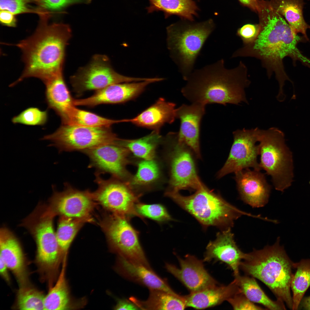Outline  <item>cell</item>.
<instances>
[{
	"mask_svg": "<svg viewBox=\"0 0 310 310\" xmlns=\"http://www.w3.org/2000/svg\"><path fill=\"white\" fill-rule=\"evenodd\" d=\"M257 13L259 18V31L255 40L244 45L232 54V58L251 57L259 60L266 70L269 78L274 74L279 86L278 94H284L286 81L292 82L284 70V59L290 57L310 67V59L303 55L297 47L303 39L294 32L284 19L270 2L260 1Z\"/></svg>",
	"mask_w": 310,
	"mask_h": 310,
	"instance_id": "1",
	"label": "cell"
},
{
	"mask_svg": "<svg viewBox=\"0 0 310 310\" xmlns=\"http://www.w3.org/2000/svg\"><path fill=\"white\" fill-rule=\"evenodd\" d=\"M35 32L14 44L22 53L24 71L14 86L24 79L38 78L45 84L62 73L66 46L71 36L69 26L62 23H48V16H41Z\"/></svg>",
	"mask_w": 310,
	"mask_h": 310,
	"instance_id": "2",
	"label": "cell"
},
{
	"mask_svg": "<svg viewBox=\"0 0 310 310\" xmlns=\"http://www.w3.org/2000/svg\"><path fill=\"white\" fill-rule=\"evenodd\" d=\"M248 69L241 61L236 67L227 69L223 59L193 71L182 88L183 96L192 103L206 106L218 103H248L245 90L250 85Z\"/></svg>",
	"mask_w": 310,
	"mask_h": 310,
	"instance_id": "3",
	"label": "cell"
},
{
	"mask_svg": "<svg viewBox=\"0 0 310 310\" xmlns=\"http://www.w3.org/2000/svg\"><path fill=\"white\" fill-rule=\"evenodd\" d=\"M278 237L276 243L260 250L254 249L245 253L240 269L246 274L259 279L271 290L277 298L292 309L291 282L294 269V262L279 243Z\"/></svg>",
	"mask_w": 310,
	"mask_h": 310,
	"instance_id": "4",
	"label": "cell"
},
{
	"mask_svg": "<svg viewBox=\"0 0 310 310\" xmlns=\"http://www.w3.org/2000/svg\"><path fill=\"white\" fill-rule=\"evenodd\" d=\"M165 195L191 214L205 227L215 226L225 230L232 227L234 221L243 215L254 216L230 204L204 184L189 196H183L179 191L170 190L165 192Z\"/></svg>",
	"mask_w": 310,
	"mask_h": 310,
	"instance_id": "5",
	"label": "cell"
},
{
	"mask_svg": "<svg viewBox=\"0 0 310 310\" xmlns=\"http://www.w3.org/2000/svg\"><path fill=\"white\" fill-rule=\"evenodd\" d=\"M215 25L212 19L199 23L182 21L166 28L170 56L185 80L193 71L196 58Z\"/></svg>",
	"mask_w": 310,
	"mask_h": 310,
	"instance_id": "6",
	"label": "cell"
},
{
	"mask_svg": "<svg viewBox=\"0 0 310 310\" xmlns=\"http://www.w3.org/2000/svg\"><path fill=\"white\" fill-rule=\"evenodd\" d=\"M284 133L276 127L258 128L257 133L260 166L271 177L275 189L282 192L294 181L292 154L286 144Z\"/></svg>",
	"mask_w": 310,
	"mask_h": 310,
	"instance_id": "7",
	"label": "cell"
},
{
	"mask_svg": "<svg viewBox=\"0 0 310 310\" xmlns=\"http://www.w3.org/2000/svg\"><path fill=\"white\" fill-rule=\"evenodd\" d=\"M55 216L49 205L39 204L22 223L35 240L36 263L41 272L46 276L55 274L63 256L54 229Z\"/></svg>",
	"mask_w": 310,
	"mask_h": 310,
	"instance_id": "8",
	"label": "cell"
},
{
	"mask_svg": "<svg viewBox=\"0 0 310 310\" xmlns=\"http://www.w3.org/2000/svg\"><path fill=\"white\" fill-rule=\"evenodd\" d=\"M119 139L110 127H87L63 125L42 140L50 141L60 152L83 151Z\"/></svg>",
	"mask_w": 310,
	"mask_h": 310,
	"instance_id": "9",
	"label": "cell"
},
{
	"mask_svg": "<svg viewBox=\"0 0 310 310\" xmlns=\"http://www.w3.org/2000/svg\"><path fill=\"white\" fill-rule=\"evenodd\" d=\"M129 218L111 213L104 217L100 225L108 242L120 256L151 268L140 242L138 233Z\"/></svg>",
	"mask_w": 310,
	"mask_h": 310,
	"instance_id": "10",
	"label": "cell"
},
{
	"mask_svg": "<svg viewBox=\"0 0 310 310\" xmlns=\"http://www.w3.org/2000/svg\"><path fill=\"white\" fill-rule=\"evenodd\" d=\"M168 135L166 140L170 147L167 154L170 175L169 189L177 191L196 190L204 184L198 175L190 148L178 140L177 132L170 133Z\"/></svg>",
	"mask_w": 310,
	"mask_h": 310,
	"instance_id": "11",
	"label": "cell"
},
{
	"mask_svg": "<svg viewBox=\"0 0 310 310\" xmlns=\"http://www.w3.org/2000/svg\"><path fill=\"white\" fill-rule=\"evenodd\" d=\"M95 174L98 187L92 193L97 203L112 213L137 216L144 220L136 210L138 196L127 182L113 177L104 179L100 174Z\"/></svg>",
	"mask_w": 310,
	"mask_h": 310,
	"instance_id": "12",
	"label": "cell"
},
{
	"mask_svg": "<svg viewBox=\"0 0 310 310\" xmlns=\"http://www.w3.org/2000/svg\"><path fill=\"white\" fill-rule=\"evenodd\" d=\"M148 79L121 75L113 68L106 56L97 55L89 64L79 69L76 74L71 77L70 82L74 91L81 93L88 90L97 91L114 84Z\"/></svg>",
	"mask_w": 310,
	"mask_h": 310,
	"instance_id": "13",
	"label": "cell"
},
{
	"mask_svg": "<svg viewBox=\"0 0 310 310\" xmlns=\"http://www.w3.org/2000/svg\"><path fill=\"white\" fill-rule=\"evenodd\" d=\"M258 129H243L233 132V143L226 162L217 173L218 178L250 168L258 170L262 169L257 161L259 148L256 143Z\"/></svg>",
	"mask_w": 310,
	"mask_h": 310,
	"instance_id": "14",
	"label": "cell"
},
{
	"mask_svg": "<svg viewBox=\"0 0 310 310\" xmlns=\"http://www.w3.org/2000/svg\"><path fill=\"white\" fill-rule=\"evenodd\" d=\"M61 191H54L49 205L56 215L80 219L94 222L92 214L96 206L92 192L79 190L67 183Z\"/></svg>",
	"mask_w": 310,
	"mask_h": 310,
	"instance_id": "15",
	"label": "cell"
},
{
	"mask_svg": "<svg viewBox=\"0 0 310 310\" xmlns=\"http://www.w3.org/2000/svg\"><path fill=\"white\" fill-rule=\"evenodd\" d=\"M129 150L116 143L104 144L83 151L89 157L90 167L99 174L107 173L128 182L132 176L126 169Z\"/></svg>",
	"mask_w": 310,
	"mask_h": 310,
	"instance_id": "16",
	"label": "cell"
},
{
	"mask_svg": "<svg viewBox=\"0 0 310 310\" xmlns=\"http://www.w3.org/2000/svg\"><path fill=\"white\" fill-rule=\"evenodd\" d=\"M159 78H149L147 80L114 84L96 91L86 98L74 99V105L94 106L102 104L125 102L139 96L150 84L159 82Z\"/></svg>",
	"mask_w": 310,
	"mask_h": 310,
	"instance_id": "17",
	"label": "cell"
},
{
	"mask_svg": "<svg viewBox=\"0 0 310 310\" xmlns=\"http://www.w3.org/2000/svg\"><path fill=\"white\" fill-rule=\"evenodd\" d=\"M235 173L234 179L242 200L254 208L263 207L268 203L271 188L264 174L249 168Z\"/></svg>",
	"mask_w": 310,
	"mask_h": 310,
	"instance_id": "18",
	"label": "cell"
},
{
	"mask_svg": "<svg viewBox=\"0 0 310 310\" xmlns=\"http://www.w3.org/2000/svg\"><path fill=\"white\" fill-rule=\"evenodd\" d=\"M178 258L179 268L166 263L165 268L181 282L191 292L217 285L216 281L207 272L201 260L189 255H186L184 259Z\"/></svg>",
	"mask_w": 310,
	"mask_h": 310,
	"instance_id": "19",
	"label": "cell"
},
{
	"mask_svg": "<svg viewBox=\"0 0 310 310\" xmlns=\"http://www.w3.org/2000/svg\"><path fill=\"white\" fill-rule=\"evenodd\" d=\"M205 106L198 103L183 104L176 108V118L180 121L178 140L185 144L200 159L199 136L201 120L205 113Z\"/></svg>",
	"mask_w": 310,
	"mask_h": 310,
	"instance_id": "20",
	"label": "cell"
},
{
	"mask_svg": "<svg viewBox=\"0 0 310 310\" xmlns=\"http://www.w3.org/2000/svg\"><path fill=\"white\" fill-rule=\"evenodd\" d=\"M204 261L217 260L227 264L232 270L234 276L239 274L240 265L245 253L237 246L231 228L218 232L216 238L206 247Z\"/></svg>",
	"mask_w": 310,
	"mask_h": 310,
	"instance_id": "21",
	"label": "cell"
},
{
	"mask_svg": "<svg viewBox=\"0 0 310 310\" xmlns=\"http://www.w3.org/2000/svg\"><path fill=\"white\" fill-rule=\"evenodd\" d=\"M0 257L13 274L20 286L28 284L25 260L21 245L12 232L5 227L0 229Z\"/></svg>",
	"mask_w": 310,
	"mask_h": 310,
	"instance_id": "22",
	"label": "cell"
},
{
	"mask_svg": "<svg viewBox=\"0 0 310 310\" xmlns=\"http://www.w3.org/2000/svg\"><path fill=\"white\" fill-rule=\"evenodd\" d=\"M119 271L127 279L147 287L149 289L164 290L177 295L170 287L166 280L157 275L151 268L130 261L119 256Z\"/></svg>",
	"mask_w": 310,
	"mask_h": 310,
	"instance_id": "23",
	"label": "cell"
},
{
	"mask_svg": "<svg viewBox=\"0 0 310 310\" xmlns=\"http://www.w3.org/2000/svg\"><path fill=\"white\" fill-rule=\"evenodd\" d=\"M176 104L160 98L135 117L124 119L137 126L159 131L166 123H172L176 118Z\"/></svg>",
	"mask_w": 310,
	"mask_h": 310,
	"instance_id": "24",
	"label": "cell"
},
{
	"mask_svg": "<svg viewBox=\"0 0 310 310\" xmlns=\"http://www.w3.org/2000/svg\"><path fill=\"white\" fill-rule=\"evenodd\" d=\"M240 291L234 279L227 285H215L183 297L186 307L202 309L220 304Z\"/></svg>",
	"mask_w": 310,
	"mask_h": 310,
	"instance_id": "25",
	"label": "cell"
},
{
	"mask_svg": "<svg viewBox=\"0 0 310 310\" xmlns=\"http://www.w3.org/2000/svg\"><path fill=\"white\" fill-rule=\"evenodd\" d=\"M44 84L45 99L48 108L53 110L60 117L62 123L70 110L75 106L63 73L55 76Z\"/></svg>",
	"mask_w": 310,
	"mask_h": 310,
	"instance_id": "26",
	"label": "cell"
},
{
	"mask_svg": "<svg viewBox=\"0 0 310 310\" xmlns=\"http://www.w3.org/2000/svg\"><path fill=\"white\" fill-rule=\"evenodd\" d=\"M273 7L287 22L292 30L298 34L301 33L308 40L307 30L310 28L305 21L303 14V0H271Z\"/></svg>",
	"mask_w": 310,
	"mask_h": 310,
	"instance_id": "27",
	"label": "cell"
},
{
	"mask_svg": "<svg viewBox=\"0 0 310 310\" xmlns=\"http://www.w3.org/2000/svg\"><path fill=\"white\" fill-rule=\"evenodd\" d=\"M129 299L140 309L183 310L186 307L183 296L159 290L149 289V297L145 301L134 297Z\"/></svg>",
	"mask_w": 310,
	"mask_h": 310,
	"instance_id": "28",
	"label": "cell"
},
{
	"mask_svg": "<svg viewBox=\"0 0 310 310\" xmlns=\"http://www.w3.org/2000/svg\"><path fill=\"white\" fill-rule=\"evenodd\" d=\"M237 284L242 292L252 302L260 304L267 309L285 310L284 302L277 299L273 301L265 293L255 278L248 275L235 276Z\"/></svg>",
	"mask_w": 310,
	"mask_h": 310,
	"instance_id": "29",
	"label": "cell"
},
{
	"mask_svg": "<svg viewBox=\"0 0 310 310\" xmlns=\"http://www.w3.org/2000/svg\"><path fill=\"white\" fill-rule=\"evenodd\" d=\"M148 13L161 11L165 18L176 15L189 21H193L197 15L198 8L193 0H149Z\"/></svg>",
	"mask_w": 310,
	"mask_h": 310,
	"instance_id": "30",
	"label": "cell"
},
{
	"mask_svg": "<svg viewBox=\"0 0 310 310\" xmlns=\"http://www.w3.org/2000/svg\"><path fill=\"white\" fill-rule=\"evenodd\" d=\"M63 258L57 280L44 297V310H66L69 308L70 299L65 277L66 256Z\"/></svg>",
	"mask_w": 310,
	"mask_h": 310,
	"instance_id": "31",
	"label": "cell"
},
{
	"mask_svg": "<svg viewBox=\"0 0 310 310\" xmlns=\"http://www.w3.org/2000/svg\"><path fill=\"white\" fill-rule=\"evenodd\" d=\"M162 140L159 131H153L151 133L135 140L119 139L117 144L128 149L133 155L143 160L154 159L156 150Z\"/></svg>",
	"mask_w": 310,
	"mask_h": 310,
	"instance_id": "32",
	"label": "cell"
},
{
	"mask_svg": "<svg viewBox=\"0 0 310 310\" xmlns=\"http://www.w3.org/2000/svg\"><path fill=\"white\" fill-rule=\"evenodd\" d=\"M87 222H91L86 219L60 216L56 235L60 251L63 256L67 255L76 235L84 224Z\"/></svg>",
	"mask_w": 310,
	"mask_h": 310,
	"instance_id": "33",
	"label": "cell"
},
{
	"mask_svg": "<svg viewBox=\"0 0 310 310\" xmlns=\"http://www.w3.org/2000/svg\"><path fill=\"white\" fill-rule=\"evenodd\" d=\"M296 269L291 282L290 288L292 293V310L299 308L305 293L310 286V259H303L294 262Z\"/></svg>",
	"mask_w": 310,
	"mask_h": 310,
	"instance_id": "34",
	"label": "cell"
},
{
	"mask_svg": "<svg viewBox=\"0 0 310 310\" xmlns=\"http://www.w3.org/2000/svg\"><path fill=\"white\" fill-rule=\"evenodd\" d=\"M120 123H123L122 119H108L78 108L74 106L70 110L62 124L96 127H110L113 124Z\"/></svg>",
	"mask_w": 310,
	"mask_h": 310,
	"instance_id": "35",
	"label": "cell"
},
{
	"mask_svg": "<svg viewBox=\"0 0 310 310\" xmlns=\"http://www.w3.org/2000/svg\"><path fill=\"white\" fill-rule=\"evenodd\" d=\"M160 170L159 165L154 159L143 160L137 164V171L127 182L133 189V187L149 185L159 178Z\"/></svg>",
	"mask_w": 310,
	"mask_h": 310,
	"instance_id": "36",
	"label": "cell"
},
{
	"mask_svg": "<svg viewBox=\"0 0 310 310\" xmlns=\"http://www.w3.org/2000/svg\"><path fill=\"white\" fill-rule=\"evenodd\" d=\"M44 297L41 292L29 284L21 286L17 295V308L22 310H44Z\"/></svg>",
	"mask_w": 310,
	"mask_h": 310,
	"instance_id": "37",
	"label": "cell"
},
{
	"mask_svg": "<svg viewBox=\"0 0 310 310\" xmlns=\"http://www.w3.org/2000/svg\"><path fill=\"white\" fill-rule=\"evenodd\" d=\"M48 112L42 111L34 107L28 108L12 119L14 124H20L28 125H43L47 122Z\"/></svg>",
	"mask_w": 310,
	"mask_h": 310,
	"instance_id": "38",
	"label": "cell"
},
{
	"mask_svg": "<svg viewBox=\"0 0 310 310\" xmlns=\"http://www.w3.org/2000/svg\"><path fill=\"white\" fill-rule=\"evenodd\" d=\"M135 208L137 212L143 218L144 216L159 223L172 220L165 207L161 204H147L138 202Z\"/></svg>",
	"mask_w": 310,
	"mask_h": 310,
	"instance_id": "39",
	"label": "cell"
},
{
	"mask_svg": "<svg viewBox=\"0 0 310 310\" xmlns=\"http://www.w3.org/2000/svg\"><path fill=\"white\" fill-rule=\"evenodd\" d=\"M92 0H31L38 7V10L42 13L48 11H58L67 7L75 4L90 3Z\"/></svg>",
	"mask_w": 310,
	"mask_h": 310,
	"instance_id": "40",
	"label": "cell"
},
{
	"mask_svg": "<svg viewBox=\"0 0 310 310\" xmlns=\"http://www.w3.org/2000/svg\"><path fill=\"white\" fill-rule=\"evenodd\" d=\"M31 0H0V10L8 11L15 15L34 11L28 4Z\"/></svg>",
	"mask_w": 310,
	"mask_h": 310,
	"instance_id": "41",
	"label": "cell"
},
{
	"mask_svg": "<svg viewBox=\"0 0 310 310\" xmlns=\"http://www.w3.org/2000/svg\"><path fill=\"white\" fill-rule=\"evenodd\" d=\"M235 310H262L265 309L257 306L249 300L241 291L227 301Z\"/></svg>",
	"mask_w": 310,
	"mask_h": 310,
	"instance_id": "42",
	"label": "cell"
},
{
	"mask_svg": "<svg viewBox=\"0 0 310 310\" xmlns=\"http://www.w3.org/2000/svg\"><path fill=\"white\" fill-rule=\"evenodd\" d=\"M259 24H247L239 28L237 34L242 40L244 45L249 44L256 38L259 33Z\"/></svg>",
	"mask_w": 310,
	"mask_h": 310,
	"instance_id": "43",
	"label": "cell"
},
{
	"mask_svg": "<svg viewBox=\"0 0 310 310\" xmlns=\"http://www.w3.org/2000/svg\"><path fill=\"white\" fill-rule=\"evenodd\" d=\"M0 21L3 25L14 27L17 25V20L15 15L6 10H0Z\"/></svg>",
	"mask_w": 310,
	"mask_h": 310,
	"instance_id": "44",
	"label": "cell"
},
{
	"mask_svg": "<svg viewBox=\"0 0 310 310\" xmlns=\"http://www.w3.org/2000/svg\"><path fill=\"white\" fill-rule=\"evenodd\" d=\"M115 310H137L138 307L131 301L126 299H119L114 307Z\"/></svg>",
	"mask_w": 310,
	"mask_h": 310,
	"instance_id": "45",
	"label": "cell"
},
{
	"mask_svg": "<svg viewBox=\"0 0 310 310\" xmlns=\"http://www.w3.org/2000/svg\"><path fill=\"white\" fill-rule=\"evenodd\" d=\"M8 268L2 259L0 257V274L1 276L7 283L10 282V280L8 270Z\"/></svg>",
	"mask_w": 310,
	"mask_h": 310,
	"instance_id": "46",
	"label": "cell"
},
{
	"mask_svg": "<svg viewBox=\"0 0 310 310\" xmlns=\"http://www.w3.org/2000/svg\"><path fill=\"white\" fill-rule=\"evenodd\" d=\"M244 5L257 12L259 6V0H239Z\"/></svg>",
	"mask_w": 310,
	"mask_h": 310,
	"instance_id": "47",
	"label": "cell"
},
{
	"mask_svg": "<svg viewBox=\"0 0 310 310\" xmlns=\"http://www.w3.org/2000/svg\"><path fill=\"white\" fill-rule=\"evenodd\" d=\"M300 304L303 309L310 310V296L303 298Z\"/></svg>",
	"mask_w": 310,
	"mask_h": 310,
	"instance_id": "48",
	"label": "cell"
},
{
	"mask_svg": "<svg viewBox=\"0 0 310 310\" xmlns=\"http://www.w3.org/2000/svg\"><path fill=\"white\" fill-rule=\"evenodd\" d=\"M309 184H310V181H309Z\"/></svg>",
	"mask_w": 310,
	"mask_h": 310,
	"instance_id": "49",
	"label": "cell"
},
{
	"mask_svg": "<svg viewBox=\"0 0 310 310\" xmlns=\"http://www.w3.org/2000/svg\"></svg>",
	"mask_w": 310,
	"mask_h": 310,
	"instance_id": "50",
	"label": "cell"
}]
</instances>
